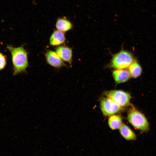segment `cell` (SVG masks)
Instances as JSON below:
<instances>
[{"mask_svg":"<svg viewBox=\"0 0 156 156\" xmlns=\"http://www.w3.org/2000/svg\"><path fill=\"white\" fill-rule=\"evenodd\" d=\"M55 52L63 61L71 64L73 52L71 48L65 45H61L55 48Z\"/></svg>","mask_w":156,"mask_h":156,"instance_id":"obj_7","label":"cell"},{"mask_svg":"<svg viewBox=\"0 0 156 156\" xmlns=\"http://www.w3.org/2000/svg\"><path fill=\"white\" fill-rule=\"evenodd\" d=\"M55 27L57 30L64 33L71 30L73 25L70 21L66 16H63L57 19Z\"/></svg>","mask_w":156,"mask_h":156,"instance_id":"obj_10","label":"cell"},{"mask_svg":"<svg viewBox=\"0 0 156 156\" xmlns=\"http://www.w3.org/2000/svg\"><path fill=\"white\" fill-rule=\"evenodd\" d=\"M45 55L47 63L52 66L58 68L62 66L67 67L66 64L55 52L48 50L45 53Z\"/></svg>","mask_w":156,"mask_h":156,"instance_id":"obj_6","label":"cell"},{"mask_svg":"<svg viewBox=\"0 0 156 156\" xmlns=\"http://www.w3.org/2000/svg\"><path fill=\"white\" fill-rule=\"evenodd\" d=\"M135 61L131 53L122 49L113 56L108 67L115 69H125Z\"/></svg>","mask_w":156,"mask_h":156,"instance_id":"obj_2","label":"cell"},{"mask_svg":"<svg viewBox=\"0 0 156 156\" xmlns=\"http://www.w3.org/2000/svg\"><path fill=\"white\" fill-rule=\"evenodd\" d=\"M100 107L102 113L105 116H110L121 111L122 108L111 99L106 97L100 101Z\"/></svg>","mask_w":156,"mask_h":156,"instance_id":"obj_5","label":"cell"},{"mask_svg":"<svg viewBox=\"0 0 156 156\" xmlns=\"http://www.w3.org/2000/svg\"><path fill=\"white\" fill-rule=\"evenodd\" d=\"M120 134L128 140H136V136L133 131L127 125L122 123L119 129Z\"/></svg>","mask_w":156,"mask_h":156,"instance_id":"obj_11","label":"cell"},{"mask_svg":"<svg viewBox=\"0 0 156 156\" xmlns=\"http://www.w3.org/2000/svg\"><path fill=\"white\" fill-rule=\"evenodd\" d=\"M127 119L129 122L137 129L143 132L149 129V123L145 116L134 107L129 109Z\"/></svg>","mask_w":156,"mask_h":156,"instance_id":"obj_3","label":"cell"},{"mask_svg":"<svg viewBox=\"0 0 156 156\" xmlns=\"http://www.w3.org/2000/svg\"><path fill=\"white\" fill-rule=\"evenodd\" d=\"M66 39L64 33L55 30L49 38V44L53 46H58L64 44Z\"/></svg>","mask_w":156,"mask_h":156,"instance_id":"obj_9","label":"cell"},{"mask_svg":"<svg viewBox=\"0 0 156 156\" xmlns=\"http://www.w3.org/2000/svg\"><path fill=\"white\" fill-rule=\"evenodd\" d=\"M7 49L11 54L13 65V75L25 72L28 65L27 53L23 46L14 47L7 45Z\"/></svg>","mask_w":156,"mask_h":156,"instance_id":"obj_1","label":"cell"},{"mask_svg":"<svg viewBox=\"0 0 156 156\" xmlns=\"http://www.w3.org/2000/svg\"><path fill=\"white\" fill-rule=\"evenodd\" d=\"M122 124V118L120 115L114 114L109 116L108 124L112 129H119Z\"/></svg>","mask_w":156,"mask_h":156,"instance_id":"obj_12","label":"cell"},{"mask_svg":"<svg viewBox=\"0 0 156 156\" xmlns=\"http://www.w3.org/2000/svg\"><path fill=\"white\" fill-rule=\"evenodd\" d=\"M6 64L5 56L0 53V70L3 69Z\"/></svg>","mask_w":156,"mask_h":156,"instance_id":"obj_14","label":"cell"},{"mask_svg":"<svg viewBox=\"0 0 156 156\" xmlns=\"http://www.w3.org/2000/svg\"><path fill=\"white\" fill-rule=\"evenodd\" d=\"M116 83H121L126 82L131 78V76L128 70L124 69H115L112 73Z\"/></svg>","mask_w":156,"mask_h":156,"instance_id":"obj_8","label":"cell"},{"mask_svg":"<svg viewBox=\"0 0 156 156\" xmlns=\"http://www.w3.org/2000/svg\"><path fill=\"white\" fill-rule=\"evenodd\" d=\"M104 94L122 108L130 105L131 97L130 94L127 92L121 90H113L105 92Z\"/></svg>","mask_w":156,"mask_h":156,"instance_id":"obj_4","label":"cell"},{"mask_svg":"<svg viewBox=\"0 0 156 156\" xmlns=\"http://www.w3.org/2000/svg\"><path fill=\"white\" fill-rule=\"evenodd\" d=\"M128 68V70L131 77L136 78L141 75L142 73V67L136 61L133 62Z\"/></svg>","mask_w":156,"mask_h":156,"instance_id":"obj_13","label":"cell"}]
</instances>
